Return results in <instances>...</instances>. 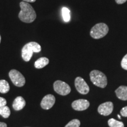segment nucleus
<instances>
[{
  "label": "nucleus",
  "instance_id": "1",
  "mask_svg": "<svg viewBox=\"0 0 127 127\" xmlns=\"http://www.w3.org/2000/svg\"><path fill=\"white\" fill-rule=\"evenodd\" d=\"M21 11L18 17L21 21L25 23H31L35 20L36 12L28 2H21L20 3Z\"/></svg>",
  "mask_w": 127,
  "mask_h": 127
},
{
  "label": "nucleus",
  "instance_id": "2",
  "mask_svg": "<svg viewBox=\"0 0 127 127\" xmlns=\"http://www.w3.org/2000/svg\"><path fill=\"white\" fill-rule=\"evenodd\" d=\"M41 51V45L36 42H30L24 46L22 49V58L25 61L31 60L34 52H39Z\"/></svg>",
  "mask_w": 127,
  "mask_h": 127
},
{
  "label": "nucleus",
  "instance_id": "3",
  "mask_svg": "<svg viewBox=\"0 0 127 127\" xmlns=\"http://www.w3.org/2000/svg\"><path fill=\"white\" fill-rule=\"evenodd\" d=\"M90 76L94 85L102 88L107 86V78L104 73L98 70H93L90 72Z\"/></svg>",
  "mask_w": 127,
  "mask_h": 127
},
{
  "label": "nucleus",
  "instance_id": "4",
  "mask_svg": "<svg viewBox=\"0 0 127 127\" xmlns=\"http://www.w3.org/2000/svg\"><path fill=\"white\" fill-rule=\"evenodd\" d=\"M109 28L105 23H98L91 28L90 35L94 39H100L108 34Z\"/></svg>",
  "mask_w": 127,
  "mask_h": 127
},
{
  "label": "nucleus",
  "instance_id": "5",
  "mask_svg": "<svg viewBox=\"0 0 127 127\" xmlns=\"http://www.w3.org/2000/svg\"><path fill=\"white\" fill-rule=\"evenodd\" d=\"M9 77L15 86L21 87L25 84V79L23 74L16 69H12L9 71Z\"/></svg>",
  "mask_w": 127,
  "mask_h": 127
},
{
  "label": "nucleus",
  "instance_id": "6",
  "mask_svg": "<svg viewBox=\"0 0 127 127\" xmlns=\"http://www.w3.org/2000/svg\"><path fill=\"white\" fill-rule=\"evenodd\" d=\"M54 89L57 94L64 96L69 94L71 91L70 87L68 84L60 80L56 81L54 82Z\"/></svg>",
  "mask_w": 127,
  "mask_h": 127
},
{
  "label": "nucleus",
  "instance_id": "7",
  "mask_svg": "<svg viewBox=\"0 0 127 127\" xmlns=\"http://www.w3.org/2000/svg\"><path fill=\"white\" fill-rule=\"evenodd\" d=\"M75 86L77 91L81 94H87L90 91L88 84L82 78L80 77H78L75 78Z\"/></svg>",
  "mask_w": 127,
  "mask_h": 127
},
{
  "label": "nucleus",
  "instance_id": "8",
  "mask_svg": "<svg viewBox=\"0 0 127 127\" xmlns=\"http://www.w3.org/2000/svg\"><path fill=\"white\" fill-rule=\"evenodd\" d=\"M114 105L112 102H106L101 104L98 108V112L101 115L108 116L113 111Z\"/></svg>",
  "mask_w": 127,
  "mask_h": 127
},
{
  "label": "nucleus",
  "instance_id": "9",
  "mask_svg": "<svg viewBox=\"0 0 127 127\" xmlns=\"http://www.w3.org/2000/svg\"><path fill=\"white\" fill-rule=\"evenodd\" d=\"M55 102V98L53 95H45L41 102V107L44 109H49L53 107Z\"/></svg>",
  "mask_w": 127,
  "mask_h": 127
},
{
  "label": "nucleus",
  "instance_id": "10",
  "mask_svg": "<svg viewBox=\"0 0 127 127\" xmlns=\"http://www.w3.org/2000/svg\"><path fill=\"white\" fill-rule=\"evenodd\" d=\"M90 102L87 99H79L75 100L72 103V107L76 111H81L87 109L90 107Z\"/></svg>",
  "mask_w": 127,
  "mask_h": 127
},
{
  "label": "nucleus",
  "instance_id": "11",
  "mask_svg": "<svg viewBox=\"0 0 127 127\" xmlns=\"http://www.w3.org/2000/svg\"><path fill=\"white\" fill-rule=\"evenodd\" d=\"M26 104L25 99L22 96H17L14 100L12 107L15 111H20L23 109Z\"/></svg>",
  "mask_w": 127,
  "mask_h": 127
},
{
  "label": "nucleus",
  "instance_id": "12",
  "mask_svg": "<svg viewBox=\"0 0 127 127\" xmlns=\"http://www.w3.org/2000/svg\"><path fill=\"white\" fill-rule=\"evenodd\" d=\"M115 94L118 98L123 100V101H127V87L120 86L115 90Z\"/></svg>",
  "mask_w": 127,
  "mask_h": 127
},
{
  "label": "nucleus",
  "instance_id": "13",
  "mask_svg": "<svg viewBox=\"0 0 127 127\" xmlns=\"http://www.w3.org/2000/svg\"><path fill=\"white\" fill-rule=\"evenodd\" d=\"M49 64V60L46 57H41L35 62L34 66L37 69H41L45 67Z\"/></svg>",
  "mask_w": 127,
  "mask_h": 127
},
{
  "label": "nucleus",
  "instance_id": "14",
  "mask_svg": "<svg viewBox=\"0 0 127 127\" xmlns=\"http://www.w3.org/2000/svg\"><path fill=\"white\" fill-rule=\"evenodd\" d=\"M9 85L8 82L4 79L0 80V93L6 94L9 91Z\"/></svg>",
  "mask_w": 127,
  "mask_h": 127
},
{
  "label": "nucleus",
  "instance_id": "15",
  "mask_svg": "<svg viewBox=\"0 0 127 127\" xmlns=\"http://www.w3.org/2000/svg\"><path fill=\"white\" fill-rule=\"evenodd\" d=\"M62 15H63V20L65 22L68 23L71 20L70 11L66 7H63L62 8Z\"/></svg>",
  "mask_w": 127,
  "mask_h": 127
},
{
  "label": "nucleus",
  "instance_id": "16",
  "mask_svg": "<svg viewBox=\"0 0 127 127\" xmlns=\"http://www.w3.org/2000/svg\"><path fill=\"white\" fill-rule=\"evenodd\" d=\"M108 124L110 127H124L123 122L118 121L113 118L109 119L108 121Z\"/></svg>",
  "mask_w": 127,
  "mask_h": 127
},
{
  "label": "nucleus",
  "instance_id": "17",
  "mask_svg": "<svg viewBox=\"0 0 127 127\" xmlns=\"http://www.w3.org/2000/svg\"><path fill=\"white\" fill-rule=\"evenodd\" d=\"M11 114V111L9 107L7 106H4V107L0 108V115H1L3 118H8Z\"/></svg>",
  "mask_w": 127,
  "mask_h": 127
},
{
  "label": "nucleus",
  "instance_id": "18",
  "mask_svg": "<svg viewBox=\"0 0 127 127\" xmlns=\"http://www.w3.org/2000/svg\"><path fill=\"white\" fill-rule=\"evenodd\" d=\"M81 124L79 120L77 119H74L71 121H69L65 127H79Z\"/></svg>",
  "mask_w": 127,
  "mask_h": 127
},
{
  "label": "nucleus",
  "instance_id": "19",
  "mask_svg": "<svg viewBox=\"0 0 127 127\" xmlns=\"http://www.w3.org/2000/svg\"><path fill=\"white\" fill-rule=\"evenodd\" d=\"M121 65L122 68L123 69H124L125 70H127V54L124 57L123 60H122Z\"/></svg>",
  "mask_w": 127,
  "mask_h": 127
},
{
  "label": "nucleus",
  "instance_id": "20",
  "mask_svg": "<svg viewBox=\"0 0 127 127\" xmlns=\"http://www.w3.org/2000/svg\"><path fill=\"white\" fill-rule=\"evenodd\" d=\"M120 113L123 117H127V106L121 109Z\"/></svg>",
  "mask_w": 127,
  "mask_h": 127
},
{
  "label": "nucleus",
  "instance_id": "21",
  "mask_svg": "<svg viewBox=\"0 0 127 127\" xmlns=\"http://www.w3.org/2000/svg\"><path fill=\"white\" fill-rule=\"evenodd\" d=\"M6 105H7L6 99L2 97H0V108L6 106Z\"/></svg>",
  "mask_w": 127,
  "mask_h": 127
},
{
  "label": "nucleus",
  "instance_id": "22",
  "mask_svg": "<svg viewBox=\"0 0 127 127\" xmlns=\"http://www.w3.org/2000/svg\"><path fill=\"white\" fill-rule=\"evenodd\" d=\"M127 0H115V2L118 4H123L125 3Z\"/></svg>",
  "mask_w": 127,
  "mask_h": 127
},
{
  "label": "nucleus",
  "instance_id": "23",
  "mask_svg": "<svg viewBox=\"0 0 127 127\" xmlns=\"http://www.w3.org/2000/svg\"><path fill=\"white\" fill-rule=\"evenodd\" d=\"M0 127H7V125L5 123L0 122Z\"/></svg>",
  "mask_w": 127,
  "mask_h": 127
},
{
  "label": "nucleus",
  "instance_id": "24",
  "mask_svg": "<svg viewBox=\"0 0 127 127\" xmlns=\"http://www.w3.org/2000/svg\"><path fill=\"white\" fill-rule=\"evenodd\" d=\"M36 0H23V1L26 2H34Z\"/></svg>",
  "mask_w": 127,
  "mask_h": 127
},
{
  "label": "nucleus",
  "instance_id": "25",
  "mask_svg": "<svg viewBox=\"0 0 127 127\" xmlns=\"http://www.w3.org/2000/svg\"><path fill=\"white\" fill-rule=\"evenodd\" d=\"M118 118H120V119H121V116L120 115H118Z\"/></svg>",
  "mask_w": 127,
  "mask_h": 127
},
{
  "label": "nucleus",
  "instance_id": "26",
  "mask_svg": "<svg viewBox=\"0 0 127 127\" xmlns=\"http://www.w3.org/2000/svg\"><path fill=\"white\" fill-rule=\"evenodd\" d=\"M1 35H0V43H1Z\"/></svg>",
  "mask_w": 127,
  "mask_h": 127
}]
</instances>
